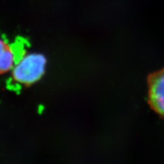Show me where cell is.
<instances>
[{
  "label": "cell",
  "mask_w": 164,
  "mask_h": 164,
  "mask_svg": "<svg viewBox=\"0 0 164 164\" xmlns=\"http://www.w3.org/2000/svg\"><path fill=\"white\" fill-rule=\"evenodd\" d=\"M46 63V58L42 54L30 53L24 55L12 69L13 79L24 85L34 83L44 75Z\"/></svg>",
  "instance_id": "cell-1"
},
{
  "label": "cell",
  "mask_w": 164,
  "mask_h": 164,
  "mask_svg": "<svg viewBox=\"0 0 164 164\" xmlns=\"http://www.w3.org/2000/svg\"><path fill=\"white\" fill-rule=\"evenodd\" d=\"M148 102L152 110L164 118V68L148 77Z\"/></svg>",
  "instance_id": "cell-2"
},
{
  "label": "cell",
  "mask_w": 164,
  "mask_h": 164,
  "mask_svg": "<svg viewBox=\"0 0 164 164\" xmlns=\"http://www.w3.org/2000/svg\"><path fill=\"white\" fill-rule=\"evenodd\" d=\"M15 57L11 47L5 40L0 39V74L13 69Z\"/></svg>",
  "instance_id": "cell-3"
}]
</instances>
